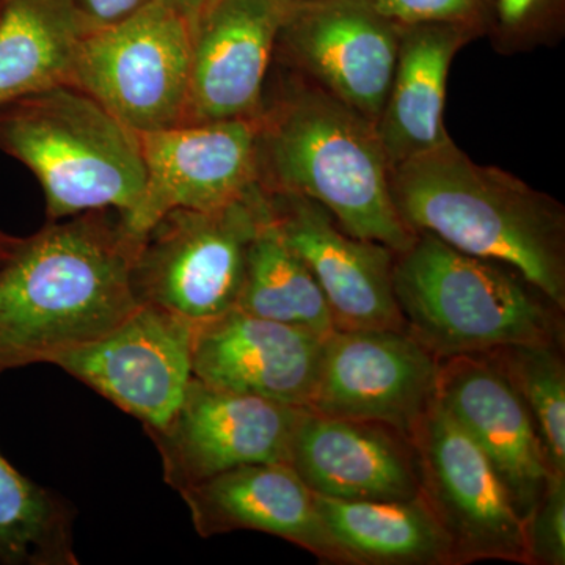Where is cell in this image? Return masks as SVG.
<instances>
[{
	"mask_svg": "<svg viewBox=\"0 0 565 565\" xmlns=\"http://www.w3.org/2000/svg\"><path fill=\"white\" fill-rule=\"evenodd\" d=\"M120 212L47 222L0 245V374L98 340L140 307L134 263L141 244Z\"/></svg>",
	"mask_w": 565,
	"mask_h": 565,
	"instance_id": "1",
	"label": "cell"
},
{
	"mask_svg": "<svg viewBox=\"0 0 565 565\" xmlns=\"http://www.w3.org/2000/svg\"><path fill=\"white\" fill-rule=\"evenodd\" d=\"M277 66L256 121L258 182L267 193L322 204L345 233L394 252L416 233L397 214L374 122L292 71Z\"/></svg>",
	"mask_w": 565,
	"mask_h": 565,
	"instance_id": "2",
	"label": "cell"
},
{
	"mask_svg": "<svg viewBox=\"0 0 565 565\" xmlns=\"http://www.w3.org/2000/svg\"><path fill=\"white\" fill-rule=\"evenodd\" d=\"M397 214L414 233L508 264L565 310V207L511 172L448 143L390 169Z\"/></svg>",
	"mask_w": 565,
	"mask_h": 565,
	"instance_id": "3",
	"label": "cell"
},
{
	"mask_svg": "<svg viewBox=\"0 0 565 565\" xmlns=\"http://www.w3.org/2000/svg\"><path fill=\"white\" fill-rule=\"evenodd\" d=\"M393 289L405 332L438 360L525 344H565L564 308L508 264L416 233L396 253Z\"/></svg>",
	"mask_w": 565,
	"mask_h": 565,
	"instance_id": "4",
	"label": "cell"
},
{
	"mask_svg": "<svg viewBox=\"0 0 565 565\" xmlns=\"http://www.w3.org/2000/svg\"><path fill=\"white\" fill-rule=\"evenodd\" d=\"M0 151L35 174L47 222L104 210L128 221L143 195L139 134L74 85L0 104Z\"/></svg>",
	"mask_w": 565,
	"mask_h": 565,
	"instance_id": "5",
	"label": "cell"
},
{
	"mask_svg": "<svg viewBox=\"0 0 565 565\" xmlns=\"http://www.w3.org/2000/svg\"><path fill=\"white\" fill-rule=\"evenodd\" d=\"M269 214V200L259 184L223 206L163 214L141 237L134 263L139 303L193 326L234 310L248 248Z\"/></svg>",
	"mask_w": 565,
	"mask_h": 565,
	"instance_id": "6",
	"label": "cell"
},
{
	"mask_svg": "<svg viewBox=\"0 0 565 565\" xmlns=\"http://www.w3.org/2000/svg\"><path fill=\"white\" fill-rule=\"evenodd\" d=\"M192 47L188 22L152 0L129 20L87 33L73 85L134 132L174 128L188 109Z\"/></svg>",
	"mask_w": 565,
	"mask_h": 565,
	"instance_id": "7",
	"label": "cell"
},
{
	"mask_svg": "<svg viewBox=\"0 0 565 565\" xmlns=\"http://www.w3.org/2000/svg\"><path fill=\"white\" fill-rule=\"evenodd\" d=\"M422 497L448 535L455 565L504 561L530 565L526 520L489 457L437 396L411 434Z\"/></svg>",
	"mask_w": 565,
	"mask_h": 565,
	"instance_id": "8",
	"label": "cell"
},
{
	"mask_svg": "<svg viewBox=\"0 0 565 565\" xmlns=\"http://www.w3.org/2000/svg\"><path fill=\"white\" fill-rule=\"evenodd\" d=\"M401 28L370 0H294L274 63L377 122L392 84Z\"/></svg>",
	"mask_w": 565,
	"mask_h": 565,
	"instance_id": "9",
	"label": "cell"
},
{
	"mask_svg": "<svg viewBox=\"0 0 565 565\" xmlns=\"http://www.w3.org/2000/svg\"><path fill=\"white\" fill-rule=\"evenodd\" d=\"M300 412L192 377L172 418L147 434L161 456L163 479L180 493L243 465L288 463Z\"/></svg>",
	"mask_w": 565,
	"mask_h": 565,
	"instance_id": "10",
	"label": "cell"
},
{
	"mask_svg": "<svg viewBox=\"0 0 565 565\" xmlns=\"http://www.w3.org/2000/svg\"><path fill=\"white\" fill-rule=\"evenodd\" d=\"M195 330L180 316L140 305L109 333L58 353L51 364L139 419L150 433L172 418L191 384Z\"/></svg>",
	"mask_w": 565,
	"mask_h": 565,
	"instance_id": "11",
	"label": "cell"
},
{
	"mask_svg": "<svg viewBox=\"0 0 565 565\" xmlns=\"http://www.w3.org/2000/svg\"><path fill=\"white\" fill-rule=\"evenodd\" d=\"M438 367L440 360L407 332L334 329L323 337L307 408L411 435L437 394Z\"/></svg>",
	"mask_w": 565,
	"mask_h": 565,
	"instance_id": "12",
	"label": "cell"
},
{
	"mask_svg": "<svg viewBox=\"0 0 565 565\" xmlns=\"http://www.w3.org/2000/svg\"><path fill=\"white\" fill-rule=\"evenodd\" d=\"M143 195L128 221L140 236L174 210H211L258 185L256 121L218 120L139 134Z\"/></svg>",
	"mask_w": 565,
	"mask_h": 565,
	"instance_id": "13",
	"label": "cell"
},
{
	"mask_svg": "<svg viewBox=\"0 0 565 565\" xmlns=\"http://www.w3.org/2000/svg\"><path fill=\"white\" fill-rule=\"evenodd\" d=\"M267 200L282 239L321 286L337 329L405 332L394 297L393 248L345 233L313 200L285 193H267Z\"/></svg>",
	"mask_w": 565,
	"mask_h": 565,
	"instance_id": "14",
	"label": "cell"
},
{
	"mask_svg": "<svg viewBox=\"0 0 565 565\" xmlns=\"http://www.w3.org/2000/svg\"><path fill=\"white\" fill-rule=\"evenodd\" d=\"M294 0H217L193 35L182 125L258 117Z\"/></svg>",
	"mask_w": 565,
	"mask_h": 565,
	"instance_id": "15",
	"label": "cell"
},
{
	"mask_svg": "<svg viewBox=\"0 0 565 565\" xmlns=\"http://www.w3.org/2000/svg\"><path fill=\"white\" fill-rule=\"evenodd\" d=\"M288 465L321 497L407 501L422 493L414 440L384 423L302 408Z\"/></svg>",
	"mask_w": 565,
	"mask_h": 565,
	"instance_id": "16",
	"label": "cell"
},
{
	"mask_svg": "<svg viewBox=\"0 0 565 565\" xmlns=\"http://www.w3.org/2000/svg\"><path fill=\"white\" fill-rule=\"evenodd\" d=\"M435 396L489 457L526 520L553 471L514 385L489 356L457 355L440 360Z\"/></svg>",
	"mask_w": 565,
	"mask_h": 565,
	"instance_id": "17",
	"label": "cell"
},
{
	"mask_svg": "<svg viewBox=\"0 0 565 565\" xmlns=\"http://www.w3.org/2000/svg\"><path fill=\"white\" fill-rule=\"evenodd\" d=\"M323 337L234 310L196 326L193 377L206 384L307 408Z\"/></svg>",
	"mask_w": 565,
	"mask_h": 565,
	"instance_id": "18",
	"label": "cell"
},
{
	"mask_svg": "<svg viewBox=\"0 0 565 565\" xmlns=\"http://www.w3.org/2000/svg\"><path fill=\"white\" fill-rule=\"evenodd\" d=\"M200 537L258 531L291 542L322 563L344 565L316 508V494L288 463L233 468L181 490Z\"/></svg>",
	"mask_w": 565,
	"mask_h": 565,
	"instance_id": "19",
	"label": "cell"
},
{
	"mask_svg": "<svg viewBox=\"0 0 565 565\" xmlns=\"http://www.w3.org/2000/svg\"><path fill=\"white\" fill-rule=\"evenodd\" d=\"M479 36L462 25L401 28L392 84L375 122L390 169L452 140L444 121L449 70L456 55Z\"/></svg>",
	"mask_w": 565,
	"mask_h": 565,
	"instance_id": "20",
	"label": "cell"
},
{
	"mask_svg": "<svg viewBox=\"0 0 565 565\" xmlns=\"http://www.w3.org/2000/svg\"><path fill=\"white\" fill-rule=\"evenodd\" d=\"M316 508L344 565H455L451 542L422 494L407 501L316 494Z\"/></svg>",
	"mask_w": 565,
	"mask_h": 565,
	"instance_id": "21",
	"label": "cell"
},
{
	"mask_svg": "<svg viewBox=\"0 0 565 565\" xmlns=\"http://www.w3.org/2000/svg\"><path fill=\"white\" fill-rule=\"evenodd\" d=\"M87 33L73 0H6L0 13V104L73 85Z\"/></svg>",
	"mask_w": 565,
	"mask_h": 565,
	"instance_id": "22",
	"label": "cell"
},
{
	"mask_svg": "<svg viewBox=\"0 0 565 565\" xmlns=\"http://www.w3.org/2000/svg\"><path fill=\"white\" fill-rule=\"evenodd\" d=\"M236 308L322 337L337 329L321 286L300 256L282 239L273 214L263 223L248 248Z\"/></svg>",
	"mask_w": 565,
	"mask_h": 565,
	"instance_id": "23",
	"label": "cell"
},
{
	"mask_svg": "<svg viewBox=\"0 0 565 565\" xmlns=\"http://www.w3.org/2000/svg\"><path fill=\"white\" fill-rule=\"evenodd\" d=\"M74 512L0 455V564L77 565Z\"/></svg>",
	"mask_w": 565,
	"mask_h": 565,
	"instance_id": "24",
	"label": "cell"
},
{
	"mask_svg": "<svg viewBox=\"0 0 565 565\" xmlns=\"http://www.w3.org/2000/svg\"><path fill=\"white\" fill-rule=\"evenodd\" d=\"M509 379L537 429L550 470L565 475V362L563 344L511 345L481 353Z\"/></svg>",
	"mask_w": 565,
	"mask_h": 565,
	"instance_id": "25",
	"label": "cell"
},
{
	"mask_svg": "<svg viewBox=\"0 0 565 565\" xmlns=\"http://www.w3.org/2000/svg\"><path fill=\"white\" fill-rule=\"evenodd\" d=\"M564 33V0H492L487 35L501 55L555 46Z\"/></svg>",
	"mask_w": 565,
	"mask_h": 565,
	"instance_id": "26",
	"label": "cell"
},
{
	"mask_svg": "<svg viewBox=\"0 0 565 565\" xmlns=\"http://www.w3.org/2000/svg\"><path fill=\"white\" fill-rule=\"evenodd\" d=\"M379 13L399 28L449 24L473 29L487 35L492 0H370Z\"/></svg>",
	"mask_w": 565,
	"mask_h": 565,
	"instance_id": "27",
	"label": "cell"
},
{
	"mask_svg": "<svg viewBox=\"0 0 565 565\" xmlns=\"http://www.w3.org/2000/svg\"><path fill=\"white\" fill-rule=\"evenodd\" d=\"M530 565L565 564V475L552 473L526 519Z\"/></svg>",
	"mask_w": 565,
	"mask_h": 565,
	"instance_id": "28",
	"label": "cell"
},
{
	"mask_svg": "<svg viewBox=\"0 0 565 565\" xmlns=\"http://www.w3.org/2000/svg\"><path fill=\"white\" fill-rule=\"evenodd\" d=\"M88 32L129 20L152 0H73Z\"/></svg>",
	"mask_w": 565,
	"mask_h": 565,
	"instance_id": "29",
	"label": "cell"
},
{
	"mask_svg": "<svg viewBox=\"0 0 565 565\" xmlns=\"http://www.w3.org/2000/svg\"><path fill=\"white\" fill-rule=\"evenodd\" d=\"M161 2L177 11L182 20L188 22L193 35H195L204 11H206L207 0H161Z\"/></svg>",
	"mask_w": 565,
	"mask_h": 565,
	"instance_id": "30",
	"label": "cell"
},
{
	"mask_svg": "<svg viewBox=\"0 0 565 565\" xmlns=\"http://www.w3.org/2000/svg\"><path fill=\"white\" fill-rule=\"evenodd\" d=\"M217 2V0H207V7H206V11L211 9L212 6H214V3ZM206 11H204V13H206ZM204 17V14H203ZM203 20V18H202Z\"/></svg>",
	"mask_w": 565,
	"mask_h": 565,
	"instance_id": "31",
	"label": "cell"
},
{
	"mask_svg": "<svg viewBox=\"0 0 565 565\" xmlns=\"http://www.w3.org/2000/svg\"><path fill=\"white\" fill-rule=\"evenodd\" d=\"M3 6H6V0H0V13H2Z\"/></svg>",
	"mask_w": 565,
	"mask_h": 565,
	"instance_id": "32",
	"label": "cell"
},
{
	"mask_svg": "<svg viewBox=\"0 0 565 565\" xmlns=\"http://www.w3.org/2000/svg\"><path fill=\"white\" fill-rule=\"evenodd\" d=\"M3 237H6V233L0 232V245L3 243Z\"/></svg>",
	"mask_w": 565,
	"mask_h": 565,
	"instance_id": "33",
	"label": "cell"
}]
</instances>
